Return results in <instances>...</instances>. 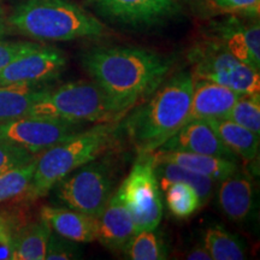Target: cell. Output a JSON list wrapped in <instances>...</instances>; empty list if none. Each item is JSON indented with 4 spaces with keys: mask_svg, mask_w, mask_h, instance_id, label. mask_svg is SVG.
<instances>
[{
    "mask_svg": "<svg viewBox=\"0 0 260 260\" xmlns=\"http://www.w3.org/2000/svg\"><path fill=\"white\" fill-rule=\"evenodd\" d=\"M79 242L71 241L52 232L46 249V260H70L82 258Z\"/></svg>",
    "mask_w": 260,
    "mask_h": 260,
    "instance_id": "obj_29",
    "label": "cell"
},
{
    "mask_svg": "<svg viewBox=\"0 0 260 260\" xmlns=\"http://www.w3.org/2000/svg\"><path fill=\"white\" fill-rule=\"evenodd\" d=\"M41 45L24 41H2L0 40V70L16 58L24 56L38 50Z\"/></svg>",
    "mask_w": 260,
    "mask_h": 260,
    "instance_id": "obj_30",
    "label": "cell"
},
{
    "mask_svg": "<svg viewBox=\"0 0 260 260\" xmlns=\"http://www.w3.org/2000/svg\"><path fill=\"white\" fill-rule=\"evenodd\" d=\"M186 258L188 260H212L210 252L204 245L195 246L190 252L187 253Z\"/></svg>",
    "mask_w": 260,
    "mask_h": 260,
    "instance_id": "obj_33",
    "label": "cell"
},
{
    "mask_svg": "<svg viewBox=\"0 0 260 260\" xmlns=\"http://www.w3.org/2000/svg\"><path fill=\"white\" fill-rule=\"evenodd\" d=\"M224 118L260 134V93L243 94Z\"/></svg>",
    "mask_w": 260,
    "mask_h": 260,
    "instance_id": "obj_27",
    "label": "cell"
},
{
    "mask_svg": "<svg viewBox=\"0 0 260 260\" xmlns=\"http://www.w3.org/2000/svg\"><path fill=\"white\" fill-rule=\"evenodd\" d=\"M194 80L187 71L165 79L136 107L125 122L129 140L139 153H152L186 124Z\"/></svg>",
    "mask_w": 260,
    "mask_h": 260,
    "instance_id": "obj_2",
    "label": "cell"
},
{
    "mask_svg": "<svg viewBox=\"0 0 260 260\" xmlns=\"http://www.w3.org/2000/svg\"><path fill=\"white\" fill-rule=\"evenodd\" d=\"M5 32H6L5 18H4V15H3V11L0 10V40H2L3 37H4Z\"/></svg>",
    "mask_w": 260,
    "mask_h": 260,
    "instance_id": "obj_34",
    "label": "cell"
},
{
    "mask_svg": "<svg viewBox=\"0 0 260 260\" xmlns=\"http://www.w3.org/2000/svg\"><path fill=\"white\" fill-rule=\"evenodd\" d=\"M212 260H243L247 259L245 242L235 234L219 225L207 228L204 234V243Z\"/></svg>",
    "mask_w": 260,
    "mask_h": 260,
    "instance_id": "obj_23",
    "label": "cell"
},
{
    "mask_svg": "<svg viewBox=\"0 0 260 260\" xmlns=\"http://www.w3.org/2000/svg\"><path fill=\"white\" fill-rule=\"evenodd\" d=\"M47 90L38 86H0V124L28 116Z\"/></svg>",
    "mask_w": 260,
    "mask_h": 260,
    "instance_id": "obj_20",
    "label": "cell"
},
{
    "mask_svg": "<svg viewBox=\"0 0 260 260\" xmlns=\"http://www.w3.org/2000/svg\"><path fill=\"white\" fill-rule=\"evenodd\" d=\"M219 183L220 211L233 222H246L254 210V186L251 178L237 170Z\"/></svg>",
    "mask_w": 260,
    "mask_h": 260,
    "instance_id": "obj_16",
    "label": "cell"
},
{
    "mask_svg": "<svg viewBox=\"0 0 260 260\" xmlns=\"http://www.w3.org/2000/svg\"><path fill=\"white\" fill-rule=\"evenodd\" d=\"M52 234L46 220L40 219L16 234L12 260H44Z\"/></svg>",
    "mask_w": 260,
    "mask_h": 260,
    "instance_id": "obj_21",
    "label": "cell"
},
{
    "mask_svg": "<svg viewBox=\"0 0 260 260\" xmlns=\"http://www.w3.org/2000/svg\"><path fill=\"white\" fill-rule=\"evenodd\" d=\"M54 189L57 201L65 207L98 218L111 197V170L104 162L92 160L71 171Z\"/></svg>",
    "mask_w": 260,
    "mask_h": 260,
    "instance_id": "obj_8",
    "label": "cell"
},
{
    "mask_svg": "<svg viewBox=\"0 0 260 260\" xmlns=\"http://www.w3.org/2000/svg\"><path fill=\"white\" fill-rule=\"evenodd\" d=\"M189 59L194 80L212 81L242 95L259 93V71L237 59L216 39L195 45Z\"/></svg>",
    "mask_w": 260,
    "mask_h": 260,
    "instance_id": "obj_6",
    "label": "cell"
},
{
    "mask_svg": "<svg viewBox=\"0 0 260 260\" xmlns=\"http://www.w3.org/2000/svg\"><path fill=\"white\" fill-rule=\"evenodd\" d=\"M118 191L134 220L135 234L157 229L164 207L154 170L153 154L140 153Z\"/></svg>",
    "mask_w": 260,
    "mask_h": 260,
    "instance_id": "obj_7",
    "label": "cell"
},
{
    "mask_svg": "<svg viewBox=\"0 0 260 260\" xmlns=\"http://www.w3.org/2000/svg\"><path fill=\"white\" fill-rule=\"evenodd\" d=\"M117 128L118 121L98 123L93 128L75 133L39 154L31 181L23 194L25 199H40L71 171L95 160L111 144Z\"/></svg>",
    "mask_w": 260,
    "mask_h": 260,
    "instance_id": "obj_4",
    "label": "cell"
},
{
    "mask_svg": "<svg viewBox=\"0 0 260 260\" xmlns=\"http://www.w3.org/2000/svg\"><path fill=\"white\" fill-rule=\"evenodd\" d=\"M37 155L11 142L0 140V174L23 167L34 160Z\"/></svg>",
    "mask_w": 260,
    "mask_h": 260,
    "instance_id": "obj_28",
    "label": "cell"
},
{
    "mask_svg": "<svg viewBox=\"0 0 260 260\" xmlns=\"http://www.w3.org/2000/svg\"><path fill=\"white\" fill-rule=\"evenodd\" d=\"M158 149L189 152L237 160L236 155L224 146L206 119H193L187 122Z\"/></svg>",
    "mask_w": 260,
    "mask_h": 260,
    "instance_id": "obj_13",
    "label": "cell"
},
{
    "mask_svg": "<svg viewBox=\"0 0 260 260\" xmlns=\"http://www.w3.org/2000/svg\"><path fill=\"white\" fill-rule=\"evenodd\" d=\"M161 189L169 211L177 218H188L203 206L198 191L184 182H171Z\"/></svg>",
    "mask_w": 260,
    "mask_h": 260,
    "instance_id": "obj_25",
    "label": "cell"
},
{
    "mask_svg": "<svg viewBox=\"0 0 260 260\" xmlns=\"http://www.w3.org/2000/svg\"><path fill=\"white\" fill-rule=\"evenodd\" d=\"M100 14L112 21L149 27L168 19L178 10L180 0H93Z\"/></svg>",
    "mask_w": 260,
    "mask_h": 260,
    "instance_id": "obj_11",
    "label": "cell"
},
{
    "mask_svg": "<svg viewBox=\"0 0 260 260\" xmlns=\"http://www.w3.org/2000/svg\"><path fill=\"white\" fill-rule=\"evenodd\" d=\"M8 22L35 40L95 39L106 32L100 19L70 0H24L14 9Z\"/></svg>",
    "mask_w": 260,
    "mask_h": 260,
    "instance_id": "obj_3",
    "label": "cell"
},
{
    "mask_svg": "<svg viewBox=\"0 0 260 260\" xmlns=\"http://www.w3.org/2000/svg\"><path fill=\"white\" fill-rule=\"evenodd\" d=\"M16 233L12 224L0 217V260L12 259L15 249Z\"/></svg>",
    "mask_w": 260,
    "mask_h": 260,
    "instance_id": "obj_32",
    "label": "cell"
},
{
    "mask_svg": "<svg viewBox=\"0 0 260 260\" xmlns=\"http://www.w3.org/2000/svg\"><path fill=\"white\" fill-rule=\"evenodd\" d=\"M81 64L117 105L130 111L167 79L170 60L153 51L133 46L93 47Z\"/></svg>",
    "mask_w": 260,
    "mask_h": 260,
    "instance_id": "obj_1",
    "label": "cell"
},
{
    "mask_svg": "<svg viewBox=\"0 0 260 260\" xmlns=\"http://www.w3.org/2000/svg\"><path fill=\"white\" fill-rule=\"evenodd\" d=\"M35 164L37 158L23 167L0 174V204L24 194L34 174Z\"/></svg>",
    "mask_w": 260,
    "mask_h": 260,
    "instance_id": "obj_26",
    "label": "cell"
},
{
    "mask_svg": "<svg viewBox=\"0 0 260 260\" xmlns=\"http://www.w3.org/2000/svg\"><path fill=\"white\" fill-rule=\"evenodd\" d=\"M40 216L51 226L52 232L79 243L96 241V218L68 207L42 206Z\"/></svg>",
    "mask_w": 260,
    "mask_h": 260,
    "instance_id": "obj_17",
    "label": "cell"
},
{
    "mask_svg": "<svg viewBox=\"0 0 260 260\" xmlns=\"http://www.w3.org/2000/svg\"><path fill=\"white\" fill-rule=\"evenodd\" d=\"M96 241L111 251H122L130 237L135 234L134 220L118 190L110 197L96 218Z\"/></svg>",
    "mask_w": 260,
    "mask_h": 260,
    "instance_id": "obj_14",
    "label": "cell"
},
{
    "mask_svg": "<svg viewBox=\"0 0 260 260\" xmlns=\"http://www.w3.org/2000/svg\"><path fill=\"white\" fill-rule=\"evenodd\" d=\"M67 65L60 50L40 46L0 70V86H38L59 76Z\"/></svg>",
    "mask_w": 260,
    "mask_h": 260,
    "instance_id": "obj_10",
    "label": "cell"
},
{
    "mask_svg": "<svg viewBox=\"0 0 260 260\" xmlns=\"http://www.w3.org/2000/svg\"><path fill=\"white\" fill-rule=\"evenodd\" d=\"M212 38L219 41L230 53L242 63L259 71L260 69V28L259 23L245 24L232 17L212 25Z\"/></svg>",
    "mask_w": 260,
    "mask_h": 260,
    "instance_id": "obj_12",
    "label": "cell"
},
{
    "mask_svg": "<svg viewBox=\"0 0 260 260\" xmlns=\"http://www.w3.org/2000/svg\"><path fill=\"white\" fill-rule=\"evenodd\" d=\"M126 113L94 81H75L48 89L28 116L50 117L75 124H98L121 121Z\"/></svg>",
    "mask_w": 260,
    "mask_h": 260,
    "instance_id": "obj_5",
    "label": "cell"
},
{
    "mask_svg": "<svg viewBox=\"0 0 260 260\" xmlns=\"http://www.w3.org/2000/svg\"><path fill=\"white\" fill-rule=\"evenodd\" d=\"M154 161H168L172 164L180 165L198 174L209 177L213 182H220L239 170V165L235 160L226 158L213 157L189 153V152L178 151H158L152 152Z\"/></svg>",
    "mask_w": 260,
    "mask_h": 260,
    "instance_id": "obj_18",
    "label": "cell"
},
{
    "mask_svg": "<svg viewBox=\"0 0 260 260\" xmlns=\"http://www.w3.org/2000/svg\"><path fill=\"white\" fill-rule=\"evenodd\" d=\"M79 132V124L50 117L24 116L0 124V140L39 155Z\"/></svg>",
    "mask_w": 260,
    "mask_h": 260,
    "instance_id": "obj_9",
    "label": "cell"
},
{
    "mask_svg": "<svg viewBox=\"0 0 260 260\" xmlns=\"http://www.w3.org/2000/svg\"><path fill=\"white\" fill-rule=\"evenodd\" d=\"M224 146L237 158L253 160L259 153V134L226 118L206 119Z\"/></svg>",
    "mask_w": 260,
    "mask_h": 260,
    "instance_id": "obj_19",
    "label": "cell"
},
{
    "mask_svg": "<svg viewBox=\"0 0 260 260\" xmlns=\"http://www.w3.org/2000/svg\"><path fill=\"white\" fill-rule=\"evenodd\" d=\"M154 159V158H153ZM159 186L162 188L171 182H184L194 188L200 197L201 205H206L213 193L214 182L211 178L168 161H154Z\"/></svg>",
    "mask_w": 260,
    "mask_h": 260,
    "instance_id": "obj_22",
    "label": "cell"
},
{
    "mask_svg": "<svg viewBox=\"0 0 260 260\" xmlns=\"http://www.w3.org/2000/svg\"><path fill=\"white\" fill-rule=\"evenodd\" d=\"M122 251L126 258L132 260H162L168 258V248L164 239L155 229L134 234Z\"/></svg>",
    "mask_w": 260,
    "mask_h": 260,
    "instance_id": "obj_24",
    "label": "cell"
},
{
    "mask_svg": "<svg viewBox=\"0 0 260 260\" xmlns=\"http://www.w3.org/2000/svg\"><path fill=\"white\" fill-rule=\"evenodd\" d=\"M217 9L230 14H245L258 17L260 0H211Z\"/></svg>",
    "mask_w": 260,
    "mask_h": 260,
    "instance_id": "obj_31",
    "label": "cell"
},
{
    "mask_svg": "<svg viewBox=\"0 0 260 260\" xmlns=\"http://www.w3.org/2000/svg\"><path fill=\"white\" fill-rule=\"evenodd\" d=\"M241 95L242 94L212 81L194 80L187 122L193 119L224 118Z\"/></svg>",
    "mask_w": 260,
    "mask_h": 260,
    "instance_id": "obj_15",
    "label": "cell"
}]
</instances>
